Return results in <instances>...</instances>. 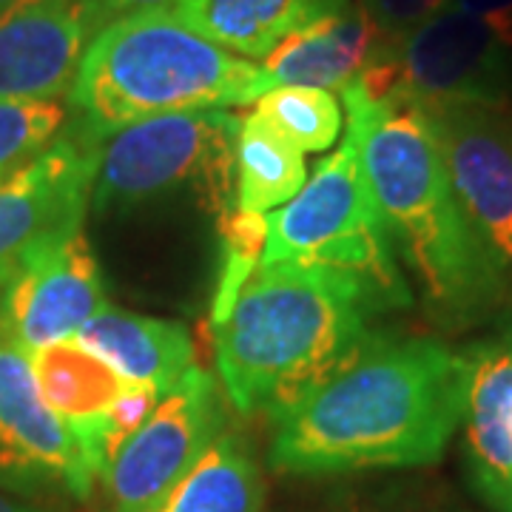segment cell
<instances>
[{"label":"cell","instance_id":"obj_6","mask_svg":"<svg viewBox=\"0 0 512 512\" xmlns=\"http://www.w3.org/2000/svg\"><path fill=\"white\" fill-rule=\"evenodd\" d=\"M239 120L228 109L183 111L111 134L100 143L92 211L120 217L180 191L214 217L237 208Z\"/></svg>","mask_w":512,"mask_h":512},{"label":"cell","instance_id":"obj_28","mask_svg":"<svg viewBox=\"0 0 512 512\" xmlns=\"http://www.w3.org/2000/svg\"><path fill=\"white\" fill-rule=\"evenodd\" d=\"M15 3H20V0H0V12H6V9H12Z\"/></svg>","mask_w":512,"mask_h":512},{"label":"cell","instance_id":"obj_24","mask_svg":"<svg viewBox=\"0 0 512 512\" xmlns=\"http://www.w3.org/2000/svg\"><path fill=\"white\" fill-rule=\"evenodd\" d=\"M362 6L384 40H402L421 23L450 9L453 0H362Z\"/></svg>","mask_w":512,"mask_h":512},{"label":"cell","instance_id":"obj_17","mask_svg":"<svg viewBox=\"0 0 512 512\" xmlns=\"http://www.w3.org/2000/svg\"><path fill=\"white\" fill-rule=\"evenodd\" d=\"M77 339L128 384L168 393L194 367V339L183 322L106 305Z\"/></svg>","mask_w":512,"mask_h":512},{"label":"cell","instance_id":"obj_25","mask_svg":"<svg viewBox=\"0 0 512 512\" xmlns=\"http://www.w3.org/2000/svg\"><path fill=\"white\" fill-rule=\"evenodd\" d=\"M453 9L484 20L498 40L512 49V0H453Z\"/></svg>","mask_w":512,"mask_h":512},{"label":"cell","instance_id":"obj_8","mask_svg":"<svg viewBox=\"0 0 512 512\" xmlns=\"http://www.w3.org/2000/svg\"><path fill=\"white\" fill-rule=\"evenodd\" d=\"M399 100L430 106H507L512 49L484 20L444 9L402 40H387Z\"/></svg>","mask_w":512,"mask_h":512},{"label":"cell","instance_id":"obj_2","mask_svg":"<svg viewBox=\"0 0 512 512\" xmlns=\"http://www.w3.org/2000/svg\"><path fill=\"white\" fill-rule=\"evenodd\" d=\"M342 100L387 234L427 316L447 330L490 322L510 305L512 288L458 202L427 111L399 97L370 103L353 86Z\"/></svg>","mask_w":512,"mask_h":512},{"label":"cell","instance_id":"obj_12","mask_svg":"<svg viewBox=\"0 0 512 512\" xmlns=\"http://www.w3.org/2000/svg\"><path fill=\"white\" fill-rule=\"evenodd\" d=\"M109 305L86 231L57 239L23 259L0 291V339L23 353L77 339Z\"/></svg>","mask_w":512,"mask_h":512},{"label":"cell","instance_id":"obj_21","mask_svg":"<svg viewBox=\"0 0 512 512\" xmlns=\"http://www.w3.org/2000/svg\"><path fill=\"white\" fill-rule=\"evenodd\" d=\"M254 111L302 154L330 151L342 134V106L328 89L276 86L256 100Z\"/></svg>","mask_w":512,"mask_h":512},{"label":"cell","instance_id":"obj_27","mask_svg":"<svg viewBox=\"0 0 512 512\" xmlns=\"http://www.w3.org/2000/svg\"><path fill=\"white\" fill-rule=\"evenodd\" d=\"M0 512H52V510H46L43 504H35V501H26V498H18V495H9L0 490Z\"/></svg>","mask_w":512,"mask_h":512},{"label":"cell","instance_id":"obj_19","mask_svg":"<svg viewBox=\"0 0 512 512\" xmlns=\"http://www.w3.org/2000/svg\"><path fill=\"white\" fill-rule=\"evenodd\" d=\"M265 484L251 439L225 427L160 512H262Z\"/></svg>","mask_w":512,"mask_h":512},{"label":"cell","instance_id":"obj_1","mask_svg":"<svg viewBox=\"0 0 512 512\" xmlns=\"http://www.w3.org/2000/svg\"><path fill=\"white\" fill-rule=\"evenodd\" d=\"M464 396V350L430 336L370 333L322 382L268 416V467L319 478L436 464L461 427Z\"/></svg>","mask_w":512,"mask_h":512},{"label":"cell","instance_id":"obj_23","mask_svg":"<svg viewBox=\"0 0 512 512\" xmlns=\"http://www.w3.org/2000/svg\"><path fill=\"white\" fill-rule=\"evenodd\" d=\"M69 128L60 100H0V177L35 160Z\"/></svg>","mask_w":512,"mask_h":512},{"label":"cell","instance_id":"obj_20","mask_svg":"<svg viewBox=\"0 0 512 512\" xmlns=\"http://www.w3.org/2000/svg\"><path fill=\"white\" fill-rule=\"evenodd\" d=\"M308 183L305 157L276 134L256 111L242 114L237 143V208L251 214L276 211Z\"/></svg>","mask_w":512,"mask_h":512},{"label":"cell","instance_id":"obj_18","mask_svg":"<svg viewBox=\"0 0 512 512\" xmlns=\"http://www.w3.org/2000/svg\"><path fill=\"white\" fill-rule=\"evenodd\" d=\"M348 3L353 0H174V15L234 55L265 60L291 32Z\"/></svg>","mask_w":512,"mask_h":512},{"label":"cell","instance_id":"obj_3","mask_svg":"<svg viewBox=\"0 0 512 512\" xmlns=\"http://www.w3.org/2000/svg\"><path fill=\"white\" fill-rule=\"evenodd\" d=\"M379 305L350 274L262 262L214 328L222 393L239 416H271L365 342Z\"/></svg>","mask_w":512,"mask_h":512},{"label":"cell","instance_id":"obj_14","mask_svg":"<svg viewBox=\"0 0 512 512\" xmlns=\"http://www.w3.org/2000/svg\"><path fill=\"white\" fill-rule=\"evenodd\" d=\"M467 396L461 413L464 456L478 495L512 512V325L464 348Z\"/></svg>","mask_w":512,"mask_h":512},{"label":"cell","instance_id":"obj_4","mask_svg":"<svg viewBox=\"0 0 512 512\" xmlns=\"http://www.w3.org/2000/svg\"><path fill=\"white\" fill-rule=\"evenodd\" d=\"M265 92L262 66L191 32L168 9L137 12L89 40L66 94L69 131L100 146L151 117L248 106Z\"/></svg>","mask_w":512,"mask_h":512},{"label":"cell","instance_id":"obj_5","mask_svg":"<svg viewBox=\"0 0 512 512\" xmlns=\"http://www.w3.org/2000/svg\"><path fill=\"white\" fill-rule=\"evenodd\" d=\"M308 262L359 279L379 311L413 305V288L387 234L373 188L367 183L356 137L316 165L305 188L268 214L262 262Z\"/></svg>","mask_w":512,"mask_h":512},{"label":"cell","instance_id":"obj_11","mask_svg":"<svg viewBox=\"0 0 512 512\" xmlns=\"http://www.w3.org/2000/svg\"><path fill=\"white\" fill-rule=\"evenodd\" d=\"M424 111L458 202L512 288V114L507 106H430Z\"/></svg>","mask_w":512,"mask_h":512},{"label":"cell","instance_id":"obj_10","mask_svg":"<svg viewBox=\"0 0 512 512\" xmlns=\"http://www.w3.org/2000/svg\"><path fill=\"white\" fill-rule=\"evenodd\" d=\"M100 146L69 128L35 160L0 177V291L37 248L83 231Z\"/></svg>","mask_w":512,"mask_h":512},{"label":"cell","instance_id":"obj_7","mask_svg":"<svg viewBox=\"0 0 512 512\" xmlns=\"http://www.w3.org/2000/svg\"><path fill=\"white\" fill-rule=\"evenodd\" d=\"M225 427L231 419L222 384L194 365L97 481L103 490L100 512H160Z\"/></svg>","mask_w":512,"mask_h":512},{"label":"cell","instance_id":"obj_26","mask_svg":"<svg viewBox=\"0 0 512 512\" xmlns=\"http://www.w3.org/2000/svg\"><path fill=\"white\" fill-rule=\"evenodd\" d=\"M171 0H86L89 15H92L97 32L109 26L111 20L128 18L137 12H154V9H168Z\"/></svg>","mask_w":512,"mask_h":512},{"label":"cell","instance_id":"obj_22","mask_svg":"<svg viewBox=\"0 0 512 512\" xmlns=\"http://www.w3.org/2000/svg\"><path fill=\"white\" fill-rule=\"evenodd\" d=\"M217 242H220V259H217V282L211 293V328L228 319L239 291L262 265L268 245V217L231 208L217 217Z\"/></svg>","mask_w":512,"mask_h":512},{"label":"cell","instance_id":"obj_16","mask_svg":"<svg viewBox=\"0 0 512 512\" xmlns=\"http://www.w3.org/2000/svg\"><path fill=\"white\" fill-rule=\"evenodd\" d=\"M26 356L43 399L69 427L94 476V453L103 421L131 384L80 339H63Z\"/></svg>","mask_w":512,"mask_h":512},{"label":"cell","instance_id":"obj_15","mask_svg":"<svg viewBox=\"0 0 512 512\" xmlns=\"http://www.w3.org/2000/svg\"><path fill=\"white\" fill-rule=\"evenodd\" d=\"M384 37L367 18L362 0L305 23L262 63L268 92L276 86L345 89L382 49Z\"/></svg>","mask_w":512,"mask_h":512},{"label":"cell","instance_id":"obj_13","mask_svg":"<svg viewBox=\"0 0 512 512\" xmlns=\"http://www.w3.org/2000/svg\"><path fill=\"white\" fill-rule=\"evenodd\" d=\"M94 35L86 0H20L0 12V100L66 97Z\"/></svg>","mask_w":512,"mask_h":512},{"label":"cell","instance_id":"obj_9","mask_svg":"<svg viewBox=\"0 0 512 512\" xmlns=\"http://www.w3.org/2000/svg\"><path fill=\"white\" fill-rule=\"evenodd\" d=\"M94 484L83 450L43 399L29 356L0 339V490L26 501H89Z\"/></svg>","mask_w":512,"mask_h":512}]
</instances>
